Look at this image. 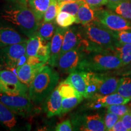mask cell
Returning <instances> with one entry per match:
<instances>
[{"mask_svg":"<svg viewBox=\"0 0 131 131\" xmlns=\"http://www.w3.org/2000/svg\"><path fill=\"white\" fill-rule=\"evenodd\" d=\"M78 29L81 37L78 46L84 52L107 51L115 53V49L119 44L116 32L97 19Z\"/></svg>","mask_w":131,"mask_h":131,"instance_id":"1","label":"cell"},{"mask_svg":"<svg viewBox=\"0 0 131 131\" xmlns=\"http://www.w3.org/2000/svg\"><path fill=\"white\" fill-rule=\"evenodd\" d=\"M100 83L98 88L97 95H106L116 93L122 78L101 73H100Z\"/></svg>","mask_w":131,"mask_h":131,"instance_id":"13","label":"cell"},{"mask_svg":"<svg viewBox=\"0 0 131 131\" xmlns=\"http://www.w3.org/2000/svg\"><path fill=\"white\" fill-rule=\"evenodd\" d=\"M119 119H120V117L117 114L111 112H107L104 119L106 130L111 131V129L112 128L115 124L118 122Z\"/></svg>","mask_w":131,"mask_h":131,"instance_id":"35","label":"cell"},{"mask_svg":"<svg viewBox=\"0 0 131 131\" xmlns=\"http://www.w3.org/2000/svg\"><path fill=\"white\" fill-rule=\"evenodd\" d=\"M120 119L128 131L131 130V111L124 115L120 118Z\"/></svg>","mask_w":131,"mask_h":131,"instance_id":"40","label":"cell"},{"mask_svg":"<svg viewBox=\"0 0 131 131\" xmlns=\"http://www.w3.org/2000/svg\"><path fill=\"white\" fill-rule=\"evenodd\" d=\"M116 35L119 42L131 45V31L116 32Z\"/></svg>","mask_w":131,"mask_h":131,"instance_id":"36","label":"cell"},{"mask_svg":"<svg viewBox=\"0 0 131 131\" xmlns=\"http://www.w3.org/2000/svg\"><path fill=\"white\" fill-rule=\"evenodd\" d=\"M42 38L37 34L29 38L26 42V53L28 57L36 56L40 46Z\"/></svg>","mask_w":131,"mask_h":131,"instance_id":"27","label":"cell"},{"mask_svg":"<svg viewBox=\"0 0 131 131\" xmlns=\"http://www.w3.org/2000/svg\"><path fill=\"white\" fill-rule=\"evenodd\" d=\"M28 39L19 31L8 26H0V48L14 44L27 42Z\"/></svg>","mask_w":131,"mask_h":131,"instance_id":"10","label":"cell"},{"mask_svg":"<svg viewBox=\"0 0 131 131\" xmlns=\"http://www.w3.org/2000/svg\"><path fill=\"white\" fill-rule=\"evenodd\" d=\"M57 88H58L59 92L63 98L81 95L75 89L72 85L66 80L60 83Z\"/></svg>","mask_w":131,"mask_h":131,"instance_id":"30","label":"cell"},{"mask_svg":"<svg viewBox=\"0 0 131 131\" xmlns=\"http://www.w3.org/2000/svg\"><path fill=\"white\" fill-rule=\"evenodd\" d=\"M96 17L101 23L115 32L131 31V22L112 11L102 9L100 7L95 9Z\"/></svg>","mask_w":131,"mask_h":131,"instance_id":"8","label":"cell"},{"mask_svg":"<svg viewBox=\"0 0 131 131\" xmlns=\"http://www.w3.org/2000/svg\"><path fill=\"white\" fill-rule=\"evenodd\" d=\"M58 1H75V0H58Z\"/></svg>","mask_w":131,"mask_h":131,"instance_id":"45","label":"cell"},{"mask_svg":"<svg viewBox=\"0 0 131 131\" xmlns=\"http://www.w3.org/2000/svg\"><path fill=\"white\" fill-rule=\"evenodd\" d=\"M83 53L84 52L82 49L78 46L60 55L56 66L64 73H70L79 70Z\"/></svg>","mask_w":131,"mask_h":131,"instance_id":"9","label":"cell"},{"mask_svg":"<svg viewBox=\"0 0 131 131\" xmlns=\"http://www.w3.org/2000/svg\"><path fill=\"white\" fill-rule=\"evenodd\" d=\"M56 23L55 21L43 22L40 24L36 34L46 41L52 40V37L56 30Z\"/></svg>","mask_w":131,"mask_h":131,"instance_id":"23","label":"cell"},{"mask_svg":"<svg viewBox=\"0 0 131 131\" xmlns=\"http://www.w3.org/2000/svg\"><path fill=\"white\" fill-rule=\"evenodd\" d=\"M109 10L131 21V0H124Z\"/></svg>","mask_w":131,"mask_h":131,"instance_id":"26","label":"cell"},{"mask_svg":"<svg viewBox=\"0 0 131 131\" xmlns=\"http://www.w3.org/2000/svg\"><path fill=\"white\" fill-rule=\"evenodd\" d=\"M15 114L0 101V124L6 128L14 130L18 124Z\"/></svg>","mask_w":131,"mask_h":131,"instance_id":"21","label":"cell"},{"mask_svg":"<svg viewBox=\"0 0 131 131\" xmlns=\"http://www.w3.org/2000/svg\"><path fill=\"white\" fill-rule=\"evenodd\" d=\"M66 81L72 85L80 94L86 98V84L84 78V70H77L70 73Z\"/></svg>","mask_w":131,"mask_h":131,"instance_id":"17","label":"cell"},{"mask_svg":"<svg viewBox=\"0 0 131 131\" xmlns=\"http://www.w3.org/2000/svg\"><path fill=\"white\" fill-rule=\"evenodd\" d=\"M124 0H107V6L108 9H111V7H114L116 5L119 4V3L122 2Z\"/></svg>","mask_w":131,"mask_h":131,"instance_id":"43","label":"cell"},{"mask_svg":"<svg viewBox=\"0 0 131 131\" xmlns=\"http://www.w3.org/2000/svg\"><path fill=\"white\" fill-rule=\"evenodd\" d=\"M1 17L16 26L28 38L36 34L41 24L28 4L12 3V6L3 10Z\"/></svg>","mask_w":131,"mask_h":131,"instance_id":"2","label":"cell"},{"mask_svg":"<svg viewBox=\"0 0 131 131\" xmlns=\"http://www.w3.org/2000/svg\"><path fill=\"white\" fill-rule=\"evenodd\" d=\"M117 70H119L118 73V75H122L123 76H128L131 75V61L128 64L122 67Z\"/></svg>","mask_w":131,"mask_h":131,"instance_id":"41","label":"cell"},{"mask_svg":"<svg viewBox=\"0 0 131 131\" xmlns=\"http://www.w3.org/2000/svg\"><path fill=\"white\" fill-rule=\"evenodd\" d=\"M46 40L42 38L40 46L37 52V56L40 57L44 61L47 62L50 58V42H46Z\"/></svg>","mask_w":131,"mask_h":131,"instance_id":"33","label":"cell"},{"mask_svg":"<svg viewBox=\"0 0 131 131\" xmlns=\"http://www.w3.org/2000/svg\"><path fill=\"white\" fill-rule=\"evenodd\" d=\"M80 130L86 131L106 130L104 120L98 114L85 116Z\"/></svg>","mask_w":131,"mask_h":131,"instance_id":"16","label":"cell"},{"mask_svg":"<svg viewBox=\"0 0 131 131\" xmlns=\"http://www.w3.org/2000/svg\"><path fill=\"white\" fill-rule=\"evenodd\" d=\"M28 90L29 88L12 70L6 69L0 70V93L10 95H26Z\"/></svg>","mask_w":131,"mask_h":131,"instance_id":"7","label":"cell"},{"mask_svg":"<svg viewBox=\"0 0 131 131\" xmlns=\"http://www.w3.org/2000/svg\"><path fill=\"white\" fill-rule=\"evenodd\" d=\"M95 10L87 3L83 2L76 15L75 23L86 25L96 20Z\"/></svg>","mask_w":131,"mask_h":131,"instance_id":"20","label":"cell"},{"mask_svg":"<svg viewBox=\"0 0 131 131\" xmlns=\"http://www.w3.org/2000/svg\"><path fill=\"white\" fill-rule=\"evenodd\" d=\"M59 13V5L58 0H50L48 9L45 13L43 22H50L54 21Z\"/></svg>","mask_w":131,"mask_h":131,"instance_id":"32","label":"cell"},{"mask_svg":"<svg viewBox=\"0 0 131 131\" xmlns=\"http://www.w3.org/2000/svg\"><path fill=\"white\" fill-rule=\"evenodd\" d=\"M84 3H86L93 9L100 8L102 6L107 4V0H81Z\"/></svg>","mask_w":131,"mask_h":131,"instance_id":"38","label":"cell"},{"mask_svg":"<svg viewBox=\"0 0 131 131\" xmlns=\"http://www.w3.org/2000/svg\"><path fill=\"white\" fill-rule=\"evenodd\" d=\"M81 0L70 1H58L59 12H66L76 16L78 9L83 3Z\"/></svg>","mask_w":131,"mask_h":131,"instance_id":"25","label":"cell"},{"mask_svg":"<svg viewBox=\"0 0 131 131\" xmlns=\"http://www.w3.org/2000/svg\"><path fill=\"white\" fill-rule=\"evenodd\" d=\"M26 42L14 44L0 48V70L4 68L16 74V69L27 61Z\"/></svg>","mask_w":131,"mask_h":131,"instance_id":"5","label":"cell"},{"mask_svg":"<svg viewBox=\"0 0 131 131\" xmlns=\"http://www.w3.org/2000/svg\"><path fill=\"white\" fill-rule=\"evenodd\" d=\"M84 78L86 84V98H91L98 93L100 83V73L84 71Z\"/></svg>","mask_w":131,"mask_h":131,"instance_id":"18","label":"cell"},{"mask_svg":"<svg viewBox=\"0 0 131 131\" xmlns=\"http://www.w3.org/2000/svg\"><path fill=\"white\" fill-rule=\"evenodd\" d=\"M46 62L44 61L42 59L39 57L37 55L36 56H30L28 57L27 63L32 66L36 65H45Z\"/></svg>","mask_w":131,"mask_h":131,"instance_id":"39","label":"cell"},{"mask_svg":"<svg viewBox=\"0 0 131 131\" xmlns=\"http://www.w3.org/2000/svg\"><path fill=\"white\" fill-rule=\"evenodd\" d=\"M115 52L122 60L123 67L128 64L131 61V45L127 43L119 44L115 47Z\"/></svg>","mask_w":131,"mask_h":131,"instance_id":"24","label":"cell"},{"mask_svg":"<svg viewBox=\"0 0 131 131\" xmlns=\"http://www.w3.org/2000/svg\"><path fill=\"white\" fill-rule=\"evenodd\" d=\"M111 131H128L127 129L124 125L123 123L121 120V119H119L118 122L115 124V125L111 129Z\"/></svg>","mask_w":131,"mask_h":131,"instance_id":"42","label":"cell"},{"mask_svg":"<svg viewBox=\"0 0 131 131\" xmlns=\"http://www.w3.org/2000/svg\"><path fill=\"white\" fill-rule=\"evenodd\" d=\"M122 67V60L114 52L91 51L84 52L79 70L101 73L117 70Z\"/></svg>","mask_w":131,"mask_h":131,"instance_id":"3","label":"cell"},{"mask_svg":"<svg viewBox=\"0 0 131 131\" xmlns=\"http://www.w3.org/2000/svg\"><path fill=\"white\" fill-rule=\"evenodd\" d=\"M59 80V74L48 66H44L29 87L28 95L34 103H40L53 91Z\"/></svg>","mask_w":131,"mask_h":131,"instance_id":"4","label":"cell"},{"mask_svg":"<svg viewBox=\"0 0 131 131\" xmlns=\"http://www.w3.org/2000/svg\"><path fill=\"white\" fill-rule=\"evenodd\" d=\"M55 130L57 131H71L73 130V129L71 122L68 119L58 124L55 127Z\"/></svg>","mask_w":131,"mask_h":131,"instance_id":"37","label":"cell"},{"mask_svg":"<svg viewBox=\"0 0 131 131\" xmlns=\"http://www.w3.org/2000/svg\"><path fill=\"white\" fill-rule=\"evenodd\" d=\"M66 29L63 27H57L55 34L50 42V58L49 60V65L52 67L56 66L58 59L61 55L63 38L66 32Z\"/></svg>","mask_w":131,"mask_h":131,"instance_id":"11","label":"cell"},{"mask_svg":"<svg viewBox=\"0 0 131 131\" xmlns=\"http://www.w3.org/2000/svg\"><path fill=\"white\" fill-rule=\"evenodd\" d=\"M83 96L82 95L72 96L70 98H63L61 105V114L68 113L77 106L83 101Z\"/></svg>","mask_w":131,"mask_h":131,"instance_id":"29","label":"cell"},{"mask_svg":"<svg viewBox=\"0 0 131 131\" xmlns=\"http://www.w3.org/2000/svg\"><path fill=\"white\" fill-rule=\"evenodd\" d=\"M50 2V0H29V7L40 22L44 18Z\"/></svg>","mask_w":131,"mask_h":131,"instance_id":"22","label":"cell"},{"mask_svg":"<svg viewBox=\"0 0 131 131\" xmlns=\"http://www.w3.org/2000/svg\"><path fill=\"white\" fill-rule=\"evenodd\" d=\"M89 99L101 103L103 107L114 104H126L130 100V98L124 97L117 92L106 95H100L96 94Z\"/></svg>","mask_w":131,"mask_h":131,"instance_id":"19","label":"cell"},{"mask_svg":"<svg viewBox=\"0 0 131 131\" xmlns=\"http://www.w3.org/2000/svg\"><path fill=\"white\" fill-rule=\"evenodd\" d=\"M80 40L81 37L79 29L75 27H69L66 29L60 55L77 47L79 45Z\"/></svg>","mask_w":131,"mask_h":131,"instance_id":"15","label":"cell"},{"mask_svg":"<svg viewBox=\"0 0 131 131\" xmlns=\"http://www.w3.org/2000/svg\"><path fill=\"white\" fill-rule=\"evenodd\" d=\"M63 97L56 88L46 98L43 104V110L48 117L61 115Z\"/></svg>","mask_w":131,"mask_h":131,"instance_id":"12","label":"cell"},{"mask_svg":"<svg viewBox=\"0 0 131 131\" xmlns=\"http://www.w3.org/2000/svg\"><path fill=\"white\" fill-rule=\"evenodd\" d=\"M125 104H114V105L108 106L106 107H107V112L114 113L121 118L124 115L126 114L127 113L131 111V109Z\"/></svg>","mask_w":131,"mask_h":131,"instance_id":"34","label":"cell"},{"mask_svg":"<svg viewBox=\"0 0 131 131\" xmlns=\"http://www.w3.org/2000/svg\"><path fill=\"white\" fill-rule=\"evenodd\" d=\"M11 3H20V4H28L29 0H7Z\"/></svg>","mask_w":131,"mask_h":131,"instance_id":"44","label":"cell"},{"mask_svg":"<svg viewBox=\"0 0 131 131\" xmlns=\"http://www.w3.org/2000/svg\"><path fill=\"white\" fill-rule=\"evenodd\" d=\"M76 16L66 12H60L55 18V23L59 27L68 28L75 23Z\"/></svg>","mask_w":131,"mask_h":131,"instance_id":"28","label":"cell"},{"mask_svg":"<svg viewBox=\"0 0 131 131\" xmlns=\"http://www.w3.org/2000/svg\"><path fill=\"white\" fill-rule=\"evenodd\" d=\"M43 66L44 65L32 66L26 63L16 69V75L19 80L29 88L38 72Z\"/></svg>","mask_w":131,"mask_h":131,"instance_id":"14","label":"cell"},{"mask_svg":"<svg viewBox=\"0 0 131 131\" xmlns=\"http://www.w3.org/2000/svg\"><path fill=\"white\" fill-rule=\"evenodd\" d=\"M116 92L125 98L131 99V78L123 77Z\"/></svg>","mask_w":131,"mask_h":131,"instance_id":"31","label":"cell"},{"mask_svg":"<svg viewBox=\"0 0 131 131\" xmlns=\"http://www.w3.org/2000/svg\"><path fill=\"white\" fill-rule=\"evenodd\" d=\"M0 101L16 115L21 117H29L34 110L32 100L27 94L10 95L0 93Z\"/></svg>","mask_w":131,"mask_h":131,"instance_id":"6","label":"cell"}]
</instances>
